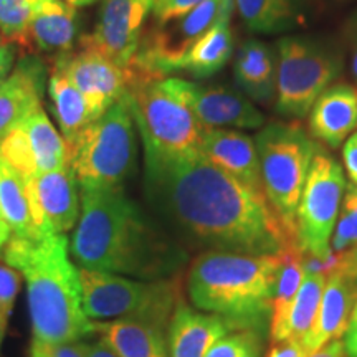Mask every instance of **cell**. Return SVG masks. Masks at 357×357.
<instances>
[{
    "label": "cell",
    "instance_id": "e0dca14e",
    "mask_svg": "<svg viewBox=\"0 0 357 357\" xmlns=\"http://www.w3.org/2000/svg\"><path fill=\"white\" fill-rule=\"evenodd\" d=\"M356 281V276L349 275L342 268L328 271L316 321L310 334L303 341L307 354L319 349L326 342L341 339L342 334H346L357 300Z\"/></svg>",
    "mask_w": 357,
    "mask_h": 357
},
{
    "label": "cell",
    "instance_id": "60d3db41",
    "mask_svg": "<svg viewBox=\"0 0 357 357\" xmlns=\"http://www.w3.org/2000/svg\"><path fill=\"white\" fill-rule=\"evenodd\" d=\"M13 63V47L10 42L0 37V83L7 77Z\"/></svg>",
    "mask_w": 357,
    "mask_h": 357
},
{
    "label": "cell",
    "instance_id": "484cf974",
    "mask_svg": "<svg viewBox=\"0 0 357 357\" xmlns=\"http://www.w3.org/2000/svg\"><path fill=\"white\" fill-rule=\"evenodd\" d=\"M0 218L10 227L12 236L42 238L35 225L26 181L0 160Z\"/></svg>",
    "mask_w": 357,
    "mask_h": 357
},
{
    "label": "cell",
    "instance_id": "7402d4cb",
    "mask_svg": "<svg viewBox=\"0 0 357 357\" xmlns=\"http://www.w3.org/2000/svg\"><path fill=\"white\" fill-rule=\"evenodd\" d=\"M77 38V8L58 0H38L29 29L30 40L45 53L65 55Z\"/></svg>",
    "mask_w": 357,
    "mask_h": 357
},
{
    "label": "cell",
    "instance_id": "5b68a950",
    "mask_svg": "<svg viewBox=\"0 0 357 357\" xmlns=\"http://www.w3.org/2000/svg\"><path fill=\"white\" fill-rule=\"evenodd\" d=\"M134 121L146 147V159H171L200 153L205 128L171 78L132 70L128 84Z\"/></svg>",
    "mask_w": 357,
    "mask_h": 357
},
{
    "label": "cell",
    "instance_id": "ac0fdd59",
    "mask_svg": "<svg viewBox=\"0 0 357 357\" xmlns=\"http://www.w3.org/2000/svg\"><path fill=\"white\" fill-rule=\"evenodd\" d=\"M236 331L229 321L181 301L167 328L169 357H205L218 339Z\"/></svg>",
    "mask_w": 357,
    "mask_h": 357
},
{
    "label": "cell",
    "instance_id": "74e56055",
    "mask_svg": "<svg viewBox=\"0 0 357 357\" xmlns=\"http://www.w3.org/2000/svg\"><path fill=\"white\" fill-rule=\"evenodd\" d=\"M342 159H344V167L349 174L352 184L357 185V132H352L347 137L344 151H342Z\"/></svg>",
    "mask_w": 357,
    "mask_h": 357
},
{
    "label": "cell",
    "instance_id": "836d02e7",
    "mask_svg": "<svg viewBox=\"0 0 357 357\" xmlns=\"http://www.w3.org/2000/svg\"><path fill=\"white\" fill-rule=\"evenodd\" d=\"M30 357H88V344L79 341L48 342L33 339Z\"/></svg>",
    "mask_w": 357,
    "mask_h": 357
},
{
    "label": "cell",
    "instance_id": "44dd1931",
    "mask_svg": "<svg viewBox=\"0 0 357 357\" xmlns=\"http://www.w3.org/2000/svg\"><path fill=\"white\" fill-rule=\"evenodd\" d=\"M95 334L119 357H169L164 331L144 321H96Z\"/></svg>",
    "mask_w": 357,
    "mask_h": 357
},
{
    "label": "cell",
    "instance_id": "52a82bcc",
    "mask_svg": "<svg viewBox=\"0 0 357 357\" xmlns=\"http://www.w3.org/2000/svg\"><path fill=\"white\" fill-rule=\"evenodd\" d=\"M132 121L131 98L126 93L100 119L66 142L79 189H123L136 153Z\"/></svg>",
    "mask_w": 357,
    "mask_h": 357
},
{
    "label": "cell",
    "instance_id": "ffe728a7",
    "mask_svg": "<svg viewBox=\"0 0 357 357\" xmlns=\"http://www.w3.org/2000/svg\"><path fill=\"white\" fill-rule=\"evenodd\" d=\"M42 98V70L35 60H22L0 83V141L33 113Z\"/></svg>",
    "mask_w": 357,
    "mask_h": 357
},
{
    "label": "cell",
    "instance_id": "1f68e13d",
    "mask_svg": "<svg viewBox=\"0 0 357 357\" xmlns=\"http://www.w3.org/2000/svg\"><path fill=\"white\" fill-rule=\"evenodd\" d=\"M38 0H0V32L7 42L29 43L30 22Z\"/></svg>",
    "mask_w": 357,
    "mask_h": 357
},
{
    "label": "cell",
    "instance_id": "ab89813d",
    "mask_svg": "<svg viewBox=\"0 0 357 357\" xmlns=\"http://www.w3.org/2000/svg\"><path fill=\"white\" fill-rule=\"evenodd\" d=\"M307 357H347L346 346L341 339H334V341L326 342L319 349L312 351Z\"/></svg>",
    "mask_w": 357,
    "mask_h": 357
},
{
    "label": "cell",
    "instance_id": "8fae6325",
    "mask_svg": "<svg viewBox=\"0 0 357 357\" xmlns=\"http://www.w3.org/2000/svg\"><path fill=\"white\" fill-rule=\"evenodd\" d=\"M230 8H234V0H205L185 15L154 24L149 33L142 35L131 63L144 73L166 78L192 45Z\"/></svg>",
    "mask_w": 357,
    "mask_h": 357
},
{
    "label": "cell",
    "instance_id": "7a4b0ae2",
    "mask_svg": "<svg viewBox=\"0 0 357 357\" xmlns=\"http://www.w3.org/2000/svg\"><path fill=\"white\" fill-rule=\"evenodd\" d=\"M70 255L79 268L141 280L171 278L185 253L160 236L123 189H82Z\"/></svg>",
    "mask_w": 357,
    "mask_h": 357
},
{
    "label": "cell",
    "instance_id": "603a6c76",
    "mask_svg": "<svg viewBox=\"0 0 357 357\" xmlns=\"http://www.w3.org/2000/svg\"><path fill=\"white\" fill-rule=\"evenodd\" d=\"M231 12L227 10L211 30H207L190 50L178 60L174 71H187L195 78H207L225 66L234 53V33H231Z\"/></svg>",
    "mask_w": 357,
    "mask_h": 357
},
{
    "label": "cell",
    "instance_id": "b9f144b4",
    "mask_svg": "<svg viewBox=\"0 0 357 357\" xmlns=\"http://www.w3.org/2000/svg\"><path fill=\"white\" fill-rule=\"evenodd\" d=\"M88 357H119L109 349L102 341H98L96 344H88Z\"/></svg>",
    "mask_w": 357,
    "mask_h": 357
},
{
    "label": "cell",
    "instance_id": "7bdbcfd3",
    "mask_svg": "<svg viewBox=\"0 0 357 357\" xmlns=\"http://www.w3.org/2000/svg\"><path fill=\"white\" fill-rule=\"evenodd\" d=\"M10 235H12L10 227H8L7 223L0 218V258L3 257V248H6L8 240H10Z\"/></svg>",
    "mask_w": 357,
    "mask_h": 357
},
{
    "label": "cell",
    "instance_id": "4dcf8cb0",
    "mask_svg": "<svg viewBox=\"0 0 357 357\" xmlns=\"http://www.w3.org/2000/svg\"><path fill=\"white\" fill-rule=\"evenodd\" d=\"M0 160L19 172L25 181H30L38 174L32 144L20 124L0 141Z\"/></svg>",
    "mask_w": 357,
    "mask_h": 357
},
{
    "label": "cell",
    "instance_id": "83f0119b",
    "mask_svg": "<svg viewBox=\"0 0 357 357\" xmlns=\"http://www.w3.org/2000/svg\"><path fill=\"white\" fill-rule=\"evenodd\" d=\"M252 32L280 33L301 22L300 0H234Z\"/></svg>",
    "mask_w": 357,
    "mask_h": 357
},
{
    "label": "cell",
    "instance_id": "f35d334b",
    "mask_svg": "<svg viewBox=\"0 0 357 357\" xmlns=\"http://www.w3.org/2000/svg\"><path fill=\"white\" fill-rule=\"evenodd\" d=\"M344 346H346L347 357H357V300H356L354 310H352L349 324H347V329H346Z\"/></svg>",
    "mask_w": 357,
    "mask_h": 357
},
{
    "label": "cell",
    "instance_id": "5bb4252c",
    "mask_svg": "<svg viewBox=\"0 0 357 357\" xmlns=\"http://www.w3.org/2000/svg\"><path fill=\"white\" fill-rule=\"evenodd\" d=\"M55 63L61 66L100 116L128 93V70L95 50L68 52L58 56Z\"/></svg>",
    "mask_w": 357,
    "mask_h": 357
},
{
    "label": "cell",
    "instance_id": "e575fe53",
    "mask_svg": "<svg viewBox=\"0 0 357 357\" xmlns=\"http://www.w3.org/2000/svg\"><path fill=\"white\" fill-rule=\"evenodd\" d=\"M20 289V271L15 268L0 265V314L8 316L15 305Z\"/></svg>",
    "mask_w": 357,
    "mask_h": 357
},
{
    "label": "cell",
    "instance_id": "3957f363",
    "mask_svg": "<svg viewBox=\"0 0 357 357\" xmlns=\"http://www.w3.org/2000/svg\"><path fill=\"white\" fill-rule=\"evenodd\" d=\"M2 258L25 276L33 339L68 342L95 333L83 310L79 268L71 261L65 234L38 240L10 236Z\"/></svg>",
    "mask_w": 357,
    "mask_h": 357
},
{
    "label": "cell",
    "instance_id": "ee69618b",
    "mask_svg": "<svg viewBox=\"0 0 357 357\" xmlns=\"http://www.w3.org/2000/svg\"><path fill=\"white\" fill-rule=\"evenodd\" d=\"M352 43H354V47H352V73H354V77L357 78V26Z\"/></svg>",
    "mask_w": 357,
    "mask_h": 357
},
{
    "label": "cell",
    "instance_id": "d6a6232c",
    "mask_svg": "<svg viewBox=\"0 0 357 357\" xmlns=\"http://www.w3.org/2000/svg\"><path fill=\"white\" fill-rule=\"evenodd\" d=\"M205 357H260V341L252 329H236L218 339Z\"/></svg>",
    "mask_w": 357,
    "mask_h": 357
},
{
    "label": "cell",
    "instance_id": "8d00e7d4",
    "mask_svg": "<svg viewBox=\"0 0 357 357\" xmlns=\"http://www.w3.org/2000/svg\"><path fill=\"white\" fill-rule=\"evenodd\" d=\"M266 357H307V352L303 342L287 339V341L275 342Z\"/></svg>",
    "mask_w": 357,
    "mask_h": 357
},
{
    "label": "cell",
    "instance_id": "d590c367",
    "mask_svg": "<svg viewBox=\"0 0 357 357\" xmlns=\"http://www.w3.org/2000/svg\"><path fill=\"white\" fill-rule=\"evenodd\" d=\"M202 2H205V0H154V24H162V22L185 15L187 12L194 10Z\"/></svg>",
    "mask_w": 357,
    "mask_h": 357
},
{
    "label": "cell",
    "instance_id": "30bf717a",
    "mask_svg": "<svg viewBox=\"0 0 357 357\" xmlns=\"http://www.w3.org/2000/svg\"><path fill=\"white\" fill-rule=\"evenodd\" d=\"M346 178L341 164L326 151L316 149L296 212V245L324 265L331 260V238L336 227Z\"/></svg>",
    "mask_w": 357,
    "mask_h": 357
},
{
    "label": "cell",
    "instance_id": "f6af8a7d",
    "mask_svg": "<svg viewBox=\"0 0 357 357\" xmlns=\"http://www.w3.org/2000/svg\"><path fill=\"white\" fill-rule=\"evenodd\" d=\"M58 2H65L73 7H83V6H89V3L96 2V0H58Z\"/></svg>",
    "mask_w": 357,
    "mask_h": 357
},
{
    "label": "cell",
    "instance_id": "bcb514c9",
    "mask_svg": "<svg viewBox=\"0 0 357 357\" xmlns=\"http://www.w3.org/2000/svg\"><path fill=\"white\" fill-rule=\"evenodd\" d=\"M7 321H8V316H6V314H0V344H2L3 336H6Z\"/></svg>",
    "mask_w": 357,
    "mask_h": 357
},
{
    "label": "cell",
    "instance_id": "4316f807",
    "mask_svg": "<svg viewBox=\"0 0 357 357\" xmlns=\"http://www.w3.org/2000/svg\"><path fill=\"white\" fill-rule=\"evenodd\" d=\"M305 273L306 265L301 260L300 248H293L288 253H284L278 281H276L273 306H271L270 331L273 342L287 341L289 312H291L293 303L301 288Z\"/></svg>",
    "mask_w": 357,
    "mask_h": 357
},
{
    "label": "cell",
    "instance_id": "ba28073f",
    "mask_svg": "<svg viewBox=\"0 0 357 357\" xmlns=\"http://www.w3.org/2000/svg\"><path fill=\"white\" fill-rule=\"evenodd\" d=\"M268 202L296 240V212L318 146L298 123H271L255 137Z\"/></svg>",
    "mask_w": 357,
    "mask_h": 357
},
{
    "label": "cell",
    "instance_id": "7c38bea8",
    "mask_svg": "<svg viewBox=\"0 0 357 357\" xmlns=\"http://www.w3.org/2000/svg\"><path fill=\"white\" fill-rule=\"evenodd\" d=\"M153 7L154 0H101L95 32L84 35L79 47L101 53L126 68L136 56Z\"/></svg>",
    "mask_w": 357,
    "mask_h": 357
},
{
    "label": "cell",
    "instance_id": "9a60e30c",
    "mask_svg": "<svg viewBox=\"0 0 357 357\" xmlns=\"http://www.w3.org/2000/svg\"><path fill=\"white\" fill-rule=\"evenodd\" d=\"M171 82L205 129H258L265 124L260 109L238 93L217 86H200L181 78H171Z\"/></svg>",
    "mask_w": 357,
    "mask_h": 357
},
{
    "label": "cell",
    "instance_id": "cb8c5ba5",
    "mask_svg": "<svg viewBox=\"0 0 357 357\" xmlns=\"http://www.w3.org/2000/svg\"><path fill=\"white\" fill-rule=\"evenodd\" d=\"M238 86L255 101H270L276 89L275 56L271 48L260 40L242 43L234 63Z\"/></svg>",
    "mask_w": 357,
    "mask_h": 357
},
{
    "label": "cell",
    "instance_id": "d4e9b609",
    "mask_svg": "<svg viewBox=\"0 0 357 357\" xmlns=\"http://www.w3.org/2000/svg\"><path fill=\"white\" fill-rule=\"evenodd\" d=\"M50 96L53 101V114L66 142L73 141L84 128L101 118L83 96V93L71 83L68 75L56 63L50 78Z\"/></svg>",
    "mask_w": 357,
    "mask_h": 357
},
{
    "label": "cell",
    "instance_id": "2e32d148",
    "mask_svg": "<svg viewBox=\"0 0 357 357\" xmlns=\"http://www.w3.org/2000/svg\"><path fill=\"white\" fill-rule=\"evenodd\" d=\"M200 154L250 189L265 194L255 139L248 134L236 129H205Z\"/></svg>",
    "mask_w": 357,
    "mask_h": 357
},
{
    "label": "cell",
    "instance_id": "8992f818",
    "mask_svg": "<svg viewBox=\"0 0 357 357\" xmlns=\"http://www.w3.org/2000/svg\"><path fill=\"white\" fill-rule=\"evenodd\" d=\"M83 310L91 321L137 319L166 333L182 301L181 281L132 280L123 275L79 268Z\"/></svg>",
    "mask_w": 357,
    "mask_h": 357
},
{
    "label": "cell",
    "instance_id": "6da1fadb",
    "mask_svg": "<svg viewBox=\"0 0 357 357\" xmlns=\"http://www.w3.org/2000/svg\"><path fill=\"white\" fill-rule=\"evenodd\" d=\"M147 182L172 220L217 252L284 255L298 248L266 195L250 189L200 153L146 159Z\"/></svg>",
    "mask_w": 357,
    "mask_h": 357
},
{
    "label": "cell",
    "instance_id": "4fadbf2b",
    "mask_svg": "<svg viewBox=\"0 0 357 357\" xmlns=\"http://www.w3.org/2000/svg\"><path fill=\"white\" fill-rule=\"evenodd\" d=\"M77 184L71 162L26 181L33 220L40 235L66 234L73 229L79 218Z\"/></svg>",
    "mask_w": 357,
    "mask_h": 357
},
{
    "label": "cell",
    "instance_id": "f1b7e54d",
    "mask_svg": "<svg viewBox=\"0 0 357 357\" xmlns=\"http://www.w3.org/2000/svg\"><path fill=\"white\" fill-rule=\"evenodd\" d=\"M20 126L25 129L30 144H32L38 174L55 171V169L70 162L66 141L53 128L42 106H38L32 114L26 116L20 123Z\"/></svg>",
    "mask_w": 357,
    "mask_h": 357
},
{
    "label": "cell",
    "instance_id": "d6986e66",
    "mask_svg": "<svg viewBox=\"0 0 357 357\" xmlns=\"http://www.w3.org/2000/svg\"><path fill=\"white\" fill-rule=\"evenodd\" d=\"M357 128V89L337 83L324 89L310 111V131L331 147L347 141Z\"/></svg>",
    "mask_w": 357,
    "mask_h": 357
},
{
    "label": "cell",
    "instance_id": "f546056e",
    "mask_svg": "<svg viewBox=\"0 0 357 357\" xmlns=\"http://www.w3.org/2000/svg\"><path fill=\"white\" fill-rule=\"evenodd\" d=\"M326 278H328V273L323 270V266L318 265L306 268L301 288L293 303L291 312H289L287 339L303 342L310 334L316 321V314H318L321 298H323Z\"/></svg>",
    "mask_w": 357,
    "mask_h": 357
},
{
    "label": "cell",
    "instance_id": "277c9868",
    "mask_svg": "<svg viewBox=\"0 0 357 357\" xmlns=\"http://www.w3.org/2000/svg\"><path fill=\"white\" fill-rule=\"evenodd\" d=\"M283 257L208 250L195 258L187 273L192 305L222 316L235 329L255 331L271 319Z\"/></svg>",
    "mask_w": 357,
    "mask_h": 357
},
{
    "label": "cell",
    "instance_id": "9c48e42d",
    "mask_svg": "<svg viewBox=\"0 0 357 357\" xmlns=\"http://www.w3.org/2000/svg\"><path fill=\"white\" fill-rule=\"evenodd\" d=\"M276 111L301 119L341 73L336 53L314 40L284 37L278 42Z\"/></svg>",
    "mask_w": 357,
    "mask_h": 357
}]
</instances>
